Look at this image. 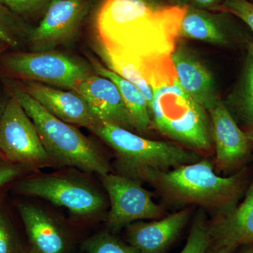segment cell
Masks as SVG:
<instances>
[{
    "label": "cell",
    "instance_id": "35",
    "mask_svg": "<svg viewBox=\"0 0 253 253\" xmlns=\"http://www.w3.org/2000/svg\"><path fill=\"white\" fill-rule=\"evenodd\" d=\"M248 50L253 54V41H249L247 44Z\"/></svg>",
    "mask_w": 253,
    "mask_h": 253
},
{
    "label": "cell",
    "instance_id": "29",
    "mask_svg": "<svg viewBox=\"0 0 253 253\" xmlns=\"http://www.w3.org/2000/svg\"><path fill=\"white\" fill-rule=\"evenodd\" d=\"M226 0H191L189 6L196 9L220 11Z\"/></svg>",
    "mask_w": 253,
    "mask_h": 253
},
{
    "label": "cell",
    "instance_id": "12",
    "mask_svg": "<svg viewBox=\"0 0 253 253\" xmlns=\"http://www.w3.org/2000/svg\"><path fill=\"white\" fill-rule=\"evenodd\" d=\"M73 91L86 101L98 123L134 129L117 86L109 78L93 73Z\"/></svg>",
    "mask_w": 253,
    "mask_h": 253
},
{
    "label": "cell",
    "instance_id": "32",
    "mask_svg": "<svg viewBox=\"0 0 253 253\" xmlns=\"http://www.w3.org/2000/svg\"><path fill=\"white\" fill-rule=\"evenodd\" d=\"M246 132V135L251 139L253 142V127L250 126V127H245L244 129Z\"/></svg>",
    "mask_w": 253,
    "mask_h": 253
},
{
    "label": "cell",
    "instance_id": "24",
    "mask_svg": "<svg viewBox=\"0 0 253 253\" xmlns=\"http://www.w3.org/2000/svg\"><path fill=\"white\" fill-rule=\"evenodd\" d=\"M211 244L208 222L201 210L195 217L185 246L179 253H206Z\"/></svg>",
    "mask_w": 253,
    "mask_h": 253
},
{
    "label": "cell",
    "instance_id": "39",
    "mask_svg": "<svg viewBox=\"0 0 253 253\" xmlns=\"http://www.w3.org/2000/svg\"><path fill=\"white\" fill-rule=\"evenodd\" d=\"M250 1H251L252 4H253V0H249Z\"/></svg>",
    "mask_w": 253,
    "mask_h": 253
},
{
    "label": "cell",
    "instance_id": "7",
    "mask_svg": "<svg viewBox=\"0 0 253 253\" xmlns=\"http://www.w3.org/2000/svg\"><path fill=\"white\" fill-rule=\"evenodd\" d=\"M0 157L29 170L57 167L42 142L36 126L14 95L0 116Z\"/></svg>",
    "mask_w": 253,
    "mask_h": 253
},
{
    "label": "cell",
    "instance_id": "34",
    "mask_svg": "<svg viewBox=\"0 0 253 253\" xmlns=\"http://www.w3.org/2000/svg\"><path fill=\"white\" fill-rule=\"evenodd\" d=\"M249 247L245 249L241 253H253V245H249Z\"/></svg>",
    "mask_w": 253,
    "mask_h": 253
},
{
    "label": "cell",
    "instance_id": "20",
    "mask_svg": "<svg viewBox=\"0 0 253 253\" xmlns=\"http://www.w3.org/2000/svg\"><path fill=\"white\" fill-rule=\"evenodd\" d=\"M236 120L245 127H253V54L248 50L232 90L224 101Z\"/></svg>",
    "mask_w": 253,
    "mask_h": 253
},
{
    "label": "cell",
    "instance_id": "14",
    "mask_svg": "<svg viewBox=\"0 0 253 253\" xmlns=\"http://www.w3.org/2000/svg\"><path fill=\"white\" fill-rule=\"evenodd\" d=\"M238 19L226 11H208L187 6L181 21L179 38L228 45L242 37L236 23Z\"/></svg>",
    "mask_w": 253,
    "mask_h": 253
},
{
    "label": "cell",
    "instance_id": "5",
    "mask_svg": "<svg viewBox=\"0 0 253 253\" xmlns=\"http://www.w3.org/2000/svg\"><path fill=\"white\" fill-rule=\"evenodd\" d=\"M208 111L181 88L179 81L154 89L150 109L153 126L163 135L197 152L213 144Z\"/></svg>",
    "mask_w": 253,
    "mask_h": 253
},
{
    "label": "cell",
    "instance_id": "11",
    "mask_svg": "<svg viewBox=\"0 0 253 253\" xmlns=\"http://www.w3.org/2000/svg\"><path fill=\"white\" fill-rule=\"evenodd\" d=\"M208 112L212 126L217 168L229 172L242 167L251 156L253 141L240 128L222 100Z\"/></svg>",
    "mask_w": 253,
    "mask_h": 253
},
{
    "label": "cell",
    "instance_id": "27",
    "mask_svg": "<svg viewBox=\"0 0 253 253\" xmlns=\"http://www.w3.org/2000/svg\"><path fill=\"white\" fill-rule=\"evenodd\" d=\"M220 11L234 15L253 32V4L249 0H226Z\"/></svg>",
    "mask_w": 253,
    "mask_h": 253
},
{
    "label": "cell",
    "instance_id": "37",
    "mask_svg": "<svg viewBox=\"0 0 253 253\" xmlns=\"http://www.w3.org/2000/svg\"><path fill=\"white\" fill-rule=\"evenodd\" d=\"M27 253H39L36 250L33 249V248H31V249L28 251Z\"/></svg>",
    "mask_w": 253,
    "mask_h": 253
},
{
    "label": "cell",
    "instance_id": "6",
    "mask_svg": "<svg viewBox=\"0 0 253 253\" xmlns=\"http://www.w3.org/2000/svg\"><path fill=\"white\" fill-rule=\"evenodd\" d=\"M0 67L11 77L71 91L94 73L92 67L54 49L9 53L0 57Z\"/></svg>",
    "mask_w": 253,
    "mask_h": 253
},
{
    "label": "cell",
    "instance_id": "18",
    "mask_svg": "<svg viewBox=\"0 0 253 253\" xmlns=\"http://www.w3.org/2000/svg\"><path fill=\"white\" fill-rule=\"evenodd\" d=\"M18 210L31 248L39 253H67L69 237L57 221L33 205L21 204Z\"/></svg>",
    "mask_w": 253,
    "mask_h": 253
},
{
    "label": "cell",
    "instance_id": "31",
    "mask_svg": "<svg viewBox=\"0 0 253 253\" xmlns=\"http://www.w3.org/2000/svg\"><path fill=\"white\" fill-rule=\"evenodd\" d=\"M169 4L179 6H187L190 4L191 0H168Z\"/></svg>",
    "mask_w": 253,
    "mask_h": 253
},
{
    "label": "cell",
    "instance_id": "36",
    "mask_svg": "<svg viewBox=\"0 0 253 253\" xmlns=\"http://www.w3.org/2000/svg\"><path fill=\"white\" fill-rule=\"evenodd\" d=\"M5 104H6V102H1V101H0V116H1V113L3 112V110L4 109Z\"/></svg>",
    "mask_w": 253,
    "mask_h": 253
},
{
    "label": "cell",
    "instance_id": "33",
    "mask_svg": "<svg viewBox=\"0 0 253 253\" xmlns=\"http://www.w3.org/2000/svg\"><path fill=\"white\" fill-rule=\"evenodd\" d=\"M7 46H9L7 44L4 42L0 41V57H1V54L4 52L5 49H6Z\"/></svg>",
    "mask_w": 253,
    "mask_h": 253
},
{
    "label": "cell",
    "instance_id": "28",
    "mask_svg": "<svg viewBox=\"0 0 253 253\" xmlns=\"http://www.w3.org/2000/svg\"><path fill=\"white\" fill-rule=\"evenodd\" d=\"M25 170V168L18 165H0V188L18 179Z\"/></svg>",
    "mask_w": 253,
    "mask_h": 253
},
{
    "label": "cell",
    "instance_id": "10",
    "mask_svg": "<svg viewBox=\"0 0 253 253\" xmlns=\"http://www.w3.org/2000/svg\"><path fill=\"white\" fill-rule=\"evenodd\" d=\"M87 6L88 0H53L39 26L28 33L27 42L33 51L54 50L71 41Z\"/></svg>",
    "mask_w": 253,
    "mask_h": 253
},
{
    "label": "cell",
    "instance_id": "8",
    "mask_svg": "<svg viewBox=\"0 0 253 253\" xmlns=\"http://www.w3.org/2000/svg\"><path fill=\"white\" fill-rule=\"evenodd\" d=\"M16 194L40 198L66 208L78 217L91 218L104 211V195L88 181L71 176L43 174L30 176L14 184Z\"/></svg>",
    "mask_w": 253,
    "mask_h": 253
},
{
    "label": "cell",
    "instance_id": "25",
    "mask_svg": "<svg viewBox=\"0 0 253 253\" xmlns=\"http://www.w3.org/2000/svg\"><path fill=\"white\" fill-rule=\"evenodd\" d=\"M0 253H27L4 208L0 206Z\"/></svg>",
    "mask_w": 253,
    "mask_h": 253
},
{
    "label": "cell",
    "instance_id": "19",
    "mask_svg": "<svg viewBox=\"0 0 253 253\" xmlns=\"http://www.w3.org/2000/svg\"><path fill=\"white\" fill-rule=\"evenodd\" d=\"M94 73L109 78L117 86L125 104L130 116L134 129L139 132H146L153 126L149 106L146 98L139 88L118 76L108 68H105L96 59H91Z\"/></svg>",
    "mask_w": 253,
    "mask_h": 253
},
{
    "label": "cell",
    "instance_id": "38",
    "mask_svg": "<svg viewBox=\"0 0 253 253\" xmlns=\"http://www.w3.org/2000/svg\"><path fill=\"white\" fill-rule=\"evenodd\" d=\"M1 199H2V193L0 192V201H1Z\"/></svg>",
    "mask_w": 253,
    "mask_h": 253
},
{
    "label": "cell",
    "instance_id": "9",
    "mask_svg": "<svg viewBox=\"0 0 253 253\" xmlns=\"http://www.w3.org/2000/svg\"><path fill=\"white\" fill-rule=\"evenodd\" d=\"M101 179L111 204L106 223L111 230L118 231L135 221L158 219L164 215V209L155 202L153 195L141 186V181L111 172L101 176Z\"/></svg>",
    "mask_w": 253,
    "mask_h": 253
},
{
    "label": "cell",
    "instance_id": "17",
    "mask_svg": "<svg viewBox=\"0 0 253 253\" xmlns=\"http://www.w3.org/2000/svg\"><path fill=\"white\" fill-rule=\"evenodd\" d=\"M211 246L239 248L253 245V179L244 201L208 223Z\"/></svg>",
    "mask_w": 253,
    "mask_h": 253
},
{
    "label": "cell",
    "instance_id": "4",
    "mask_svg": "<svg viewBox=\"0 0 253 253\" xmlns=\"http://www.w3.org/2000/svg\"><path fill=\"white\" fill-rule=\"evenodd\" d=\"M90 131L115 151L119 174L141 182L151 171L169 170L202 158L197 151L172 142L146 139L114 125L98 123Z\"/></svg>",
    "mask_w": 253,
    "mask_h": 253
},
{
    "label": "cell",
    "instance_id": "30",
    "mask_svg": "<svg viewBox=\"0 0 253 253\" xmlns=\"http://www.w3.org/2000/svg\"><path fill=\"white\" fill-rule=\"evenodd\" d=\"M237 248L232 246H226V247H214L210 246L208 252L206 253H233Z\"/></svg>",
    "mask_w": 253,
    "mask_h": 253
},
{
    "label": "cell",
    "instance_id": "15",
    "mask_svg": "<svg viewBox=\"0 0 253 253\" xmlns=\"http://www.w3.org/2000/svg\"><path fill=\"white\" fill-rule=\"evenodd\" d=\"M172 60L181 88L206 111L214 107L220 96L212 74L204 63L179 43Z\"/></svg>",
    "mask_w": 253,
    "mask_h": 253
},
{
    "label": "cell",
    "instance_id": "2",
    "mask_svg": "<svg viewBox=\"0 0 253 253\" xmlns=\"http://www.w3.org/2000/svg\"><path fill=\"white\" fill-rule=\"evenodd\" d=\"M142 181L151 184L169 202L197 205L217 214L237 206L247 182L245 169L219 176L207 158L169 170L151 171Z\"/></svg>",
    "mask_w": 253,
    "mask_h": 253
},
{
    "label": "cell",
    "instance_id": "1",
    "mask_svg": "<svg viewBox=\"0 0 253 253\" xmlns=\"http://www.w3.org/2000/svg\"><path fill=\"white\" fill-rule=\"evenodd\" d=\"M187 6L104 0L95 16L99 46L140 65L153 89L177 81L172 54Z\"/></svg>",
    "mask_w": 253,
    "mask_h": 253
},
{
    "label": "cell",
    "instance_id": "22",
    "mask_svg": "<svg viewBox=\"0 0 253 253\" xmlns=\"http://www.w3.org/2000/svg\"><path fill=\"white\" fill-rule=\"evenodd\" d=\"M29 31L18 16L0 4V41L17 47L24 40L27 41Z\"/></svg>",
    "mask_w": 253,
    "mask_h": 253
},
{
    "label": "cell",
    "instance_id": "26",
    "mask_svg": "<svg viewBox=\"0 0 253 253\" xmlns=\"http://www.w3.org/2000/svg\"><path fill=\"white\" fill-rule=\"evenodd\" d=\"M53 0H0V4L16 16H31L47 9Z\"/></svg>",
    "mask_w": 253,
    "mask_h": 253
},
{
    "label": "cell",
    "instance_id": "23",
    "mask_svg": "<svg viewBox=\"0 0 253 253\" xmlns=\"http://www.w3.org/2000/svg\"><path fill=\"white\" fill-rule=\"evenodd\" d=\"M83 249L86 253H140L109 232H101L85 240Z\"/></svg>",
    "mask_w": 253,
    "mask_h": 253
},
{
    "label": "cell",
    "instance_id": "21",
    "mask_svg": "<svg viewBox=\"0 0 253 253\" xmlns=\"http://www.w3.org/2000/svg\"><path fill=\"white\" fill-rule=\"evenodd\" d=\"M99 50V54L107 65L109 69L140 89L147 101L150 111L154 97V90L146 80L140 65L133 60L121 55L113 54L100 46Z\"/></svg>",
    "mask_w": 253,
    "mask_h": 253
},
{
    "label": "cell",
    "instance_id": "3",
    "mask_svg": "<svg viewBox=\"0 0 253 253\" xmlns=\"http://www.w3.org/2000/svg\"><path fill=\"white\" fill-rule=\"evenodd\" d=\"M16 96L36 126L46 151L56 166L78 168L100 176L111 172V167L96 145L76 126L55 117L29 94L15 85Z\"/></svg>",
    "mask_w": 253,
    "mask_h": 253
},
{
    "label": "cell",
    "instance_id": "13",
    "mask_svg": "<svg viewBox=\"0 0 253 253\" xmlns=\"http://www.w3.org/2000/svg\"><path fill=\"white\" fill-rule=\"evenodd\" d=\"M20 84L21 86H16L64 122L89 130L99 123L86 101L74 91L61 90L34 81H23Z\"/></svg>",
    "mask_w": 253,
    "mask_h": 253
},
{
    "label": "cell",
    "instance_id": "16",
    "mask_svg": "<svg viewBox=\"0 0 253 253\" xmlns=\"http://www.w3.org/2000/svg\"><path fill=\"white\" fill-rule=\"evenodd\" d=\"M190 210H181L158 220L137 221L126 226L128 244L140 253H163L189 220Z\"/></svg>",
    "mask_w": 253,
    "mask_h": 253
}]
</instances>
